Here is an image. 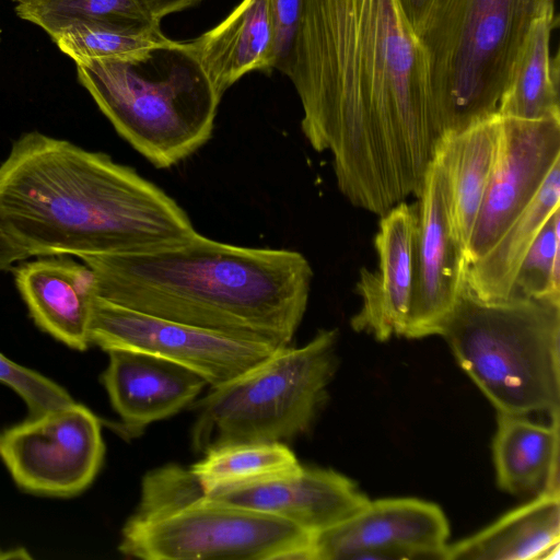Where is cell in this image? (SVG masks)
Instances as JSON below:
<instances>
[{"label": "cell", "mask_w": 560, "mask_h": 560, "mask_svg": "<svg viewBox=\"0 0 560 560\" xmlns=\"http://www.w3.org/2000/svg\"><path fill=\"white\" fill-rule=\"evenodd\" d=\"M284 74L304 137L331 153L352 206L381 217L418 197L442 135L399 0H305Z\"/></svg>", "instance_id": "cell-1"}, {"label": "cell", "mask_w": 560, "mask_h": 560, "mask_svg": "<svg viewBox=\"0 0 560 560\" xmlns=\"http://www.w3.org/2000/svg\"><path fill=\"white\" fill-rule=\"evenodd\" d=\"M0 225L30 257L155 252L197 233L135 168L38 131L15 140L0 165Z\"/></svg>", "instance_id": "cell-2"}, {"label": "cell", "mask_w": 560, "mask_h": 560, "mask_svg": "<svg viewBox=\"0 0 560 560\" xmlns=\"http://www.w3.org/2000/svg\"><path fill=\"white\" fill-rule=\"evenodd\" d=\"M80 258L105 300L279 348L291 345L303 320L313 279L296 250L236 246L198 232L172 248Z\"/></svg>", "instance_id": "cell-3"}, {"label": "cell", "mask_w": 560, "mask_h": 560, "mask_svg": "<svg viewBox=\"0 0 560 560\" xmlns=\"http://www.w3.org/2000/svg\"><path fill=\"white\" fill-rule=\"evenodd\" d=\"M556 0H429L415 27L441 135L497 115L535 22Z\"/></svg>", "instance_id": "cell-4"}, {"label": "cell", "mask_w": 560, "mask_h": 560, "mask_svg": "<svg viewBox=\"0 0 560 560\" xmlns=\"http://www.w3.org/2000/svg\"><path fill=\"white\" fill-rule=\"evenodd\" d=\"M75 65L80 83L118 135L155 167L178 164L212 137L221 98L186 42Z\"/></svg>", "instance_id": "cell-5"}, {"label": "cell", "mask_w": 560, "mask_h": 560, "mask_svg": "<svg viewBox=\"0 0 560 560\" xmlns=\"http://www.w3.org/2000/svg\"><path fill=\"white\" fill-rule=\"evenodd\" d=\"M439 335L497 412H559V304L517 293L485 301L466 285Z\"/></svg>", "instance_id": "cell-6"}, {"label": "cell", "mask_w": 560, "mask_h": 560, "mask_svg": "<svg viewBox=\"0 0 560 560\" xmlns=\"http://www.w3.org/2000/svg\"><path fill=\"white\" fill-rule=\"evenodd\" d=\"M337 329H320L302 347L287 346L237 378L210 387L196 411V452L232 442H287L306 433L337 369Z\"/></svg>", "instance_id": "cell-7"}, {"label": "cell", "mask_w": 560, "mask_h": 560, "mask_svg": "<svg viewBox=\"0 0 560 560\" xmlns=\"http://www.w3.org/2000/svg\"><path fill=\"white\" fill-rule=\"evenodd\" d=\"M313 534L276 515L206 494L126 522L118 550L144 560H313Z\"/></svg>", "instance_id": "cell-8"}, {"label": "cell", "mask_w": 560, "mask_h": 560, "mask_svg": "<svg viewBox=\"0 0 560 560\" xmlns=\"http://www.w3.org/2000/svg\"><path fill=\"white\" fill-rule=\"evenodd\" d=\"M89 338L106 352L136 351L182 365L210 387L237 378L281 349L141 313L98 295L92 304Z\"/></svg>", "instance_id": "cell-9"}, {"label": "cell", "mask_w": 560, "mask_h": 560, "mask_svg": "<svg viewBox=\"0 0 560 560\" xmlns=\"http://www.w3.org/2000/svg\"><path fill=\"white\" fill-rule=\"evenodd\" d=\"M105 455L101 420L77 401L7 428L0 458L16 486L30 493L68 498L86 488Z\"/></svg>", "instance_id": "cell-10"}, {"label": "cell", "mask_w": 560, "mask_h": 560, "mask_svg": "<svg viewBox=\"0 0 560 560\" xmlns=\"http://www.w3.org/2000/svg\"><path fill=\"white\" fill-rule=\"evenodd\" d=\"M415 283L404 337L439 335L466 287L469 265L465 247L455 237L446 177L434 154L418 195Z\"/></svg>", "instance_id": "cell-11"}, {"label": "cell", "mask_w": 560, "mask_h": 560, "mask_svg": "<svg viewBox=\"0 0 560 560\" xmlns=\"http://www.w3.org/2000/svg\"><path fill=\"white\" fill-rule=\"evenodd\" d=\"M448 521L439 505L415 498L369 501L313 540V560L445 559Z\"/></svg>", "instance_id": "cell-12"}, {"label": "cell", "mask_w": 560, "mask_h": 560, "mask_svg": "<svg viewBox=\"0 0 560 560\" xmlns=\"http://www.w3.org/2000/svg\"><path fill=\"white\" fill-rule=\"evenodd\" d=\"M500 118L498 158L467 246L469 264L521 214L560 161V119Z\"/></svg>", "instance_id": "cell-13"}, {"label": "cell", "mask_w": 560, "mask_h": 560, "mask_svg": "<svg viewBox=\"0 0 560 560\" xmlns=\"http://www.w3.org/2000/svg\"><path fill=\"white\" fill-rule=\"evenodd\" d=\"M418 207L399 202L381 215L374 245L377 268H362L355 283L361 307L350 319L378 341L404 336L413 292Z\"/></svg>", "instance_id": "cell-14"}, {"label": "cell", "mask_w": 560, "mask_h": 560, "mask_svg": "<svg viewBox=\"0 0 560 560\" xmlns=\"http://www.w3.org/2000/svg\"><path fill=\"white\" fill-rule=\"evenodd\" d=\"M107 353L101 380L120 418L118 432L126 438L188 408L208 385L195 372L154 355L129 350Z\"/></svg>", "instance_id": "cell-15"}, {"label": "cell", "mask_w": 560, "mask_h": 560, "mask_svg": "<svg viewBox=\"0 0 560 560\" xmlns=\"http://www.w3.org/2000/svg\"><path fill=\"white\" fill-rule=\"evenodd\" d=\"M206 495L276 515L313 535L346 522L370 501L348 477L304 466L290 477Z\"/></svg>", "instance_id": "cell-16"}, {"label": "cell", "mask_w": 560, "mask_h": 560, "mask_svg": "<svg viewBox=\"0 0 560 560\" xmlns=\"http://www.w3.org/2000/svg\"><path fill=\"white\" fill-rule=\"evenodd\" d=\"M14 280L35 324L67 345L84 351L96 296L93 270L68 255L44 256L13 269Z\"/></svg>", "instance_id": "cell-17"}, {"label": "cell", "mask_w": 560, "mask_h": 560, "mask_svg": "<svg viewBox=\"0 0 560 560\" xmlns=\"http://www.w3.org/2000/svg\"><path fill=\"white\" fill-rule=\"evenodd\" d=\"M186 44L222 98L246 73L275 70L271 1L242 0L219 24Z\"/></svg>", "instance_id": "cell-18"}, {"label": "cell", "mask_w": 560, "mask_h": 560, "mask_svg": "<svg viewBox=\"0 0 560 560\" xmlns=\"http://www.w3.org/2000/svg\"><path fill=\"white\" fill-rule=\"evenodd\" d=\"M500 139L501 118L497 114L464 130L443 135L435 148L434 154L446 177L453 233L466 255L497 162Z\"/></svg>", "instance_id": "cell-19"}, {"label": "cell", "mask_w": 560, "mask_h": 560, "mask_svg": "<svg viewBox=\"0 0 560 560\" xmlns=\"http://www.w3.org/2000/svg\"><path fill=\"white\" fill-rule=\"evenodd\" d=\"M560 494L542 491L478 533L447 545V560L559 558Z\"/></svg>", "instance_id": "cell-20"}, {"label": "cell", "mask_w": 560, "mask_h": 560, "mask_svg": "<svg viewBox=\"0 0 560 560\" xmlns=\"http://www.w3.org/2000/svg\"><path fill=\"white\" fill-rule=\"evenodd\" d=\"M550 424L498 412L492 442L498 486L512 494L559 492V412Z\"/></svg>", "instance_id": "cell-21"}, {"label": "cell", "mask_w": 560, "mask_h": 560, "mask_svg": "<svg viewBox=\"0 0 560 560\" xmlns=\"http://www.w3.org/2000/svg\"><path fill=\"white\" fill-rule=\"evenodd\" d=\"M560 161L549 172L539 191L493 245L466 272V285L485 301L513 294L518 268L538 233L560 209Z\"/></svg>", "instance_id": "cell-22"}, {"label": "cell", "mask_w": 560, "mask_h": 560, "mask_svg": "<svg viewBox=\"0 0 560 560\" xmlns=\"http://www.w3.org/2000/svg\"><path fill=\"white\" fill-rule=\"evenodd\" d=\"M556 11L533 25L504 92L498 115L523 120L560 119L559 55L550 54V38L558 26Z\"/></svg>", "instance_id": "cell-23"}, {"label": "cell", "mask_w": 560, "mask_h": 560, "mask_svg": "<svg viewBox=\"0 0 560 560\" xmlns=\"http://www.w3.org/2000/svg\"><path fill=\"white\" fill-rule=\"evenodd\" d=\"M205 494L290 477L303 466L283 442H232L210 447L190 467Z\"/></svg>", "instance_id": "cell-24"}, {"label": "cell", "mask_w": 560, "mask_h": 560, "mask_svg": "<svg viewBox=\"0 0 560 560\" xmlns=\"http://www.w3.org/2000/svg\"><path fill=\"white\" fill-rule=\"evenodd\" d=\"M51 39L74 62L89 59H126L165 43L160 24L86 21L74 23Z\"/></svg>", "instance_id": "cell-25"}, {"label": "cell", "mask_w": 560, "mask_h": 560, "mask_svg": "<svg viewBox=\"0 0 560 560\" xmlns=\"http://www.w3.org/2000/svg\"><path fill=\"white\" fill-rule=\"evenodd\" d=\"M15 12L50 37L86 21L160 24L150 18L139 0H26L15 7Z\"/></svg>", "instance_id": "cell-26"}, {"label": "cell", "mask_w": 560, "mask_h": 560, "mask_svg": "<svg viewBox=\"0 0 560 560\" xmlns=\"http://www.w3.org/2000/svg\"><path fill=\"white\" fill-rule=\"evenodd\" d=\"M513 293L560 305V209L547 220L524 257Z\"/></svg>", "instance_id": "cell-27"}, {"label": "cell", "mask_w": 560, "mask_h": 560, "mask_svg": "<svg viewBox=\"0 0 560 560\" xmlns=\"http://www.w3.org/2000/svg\"><path fill=\"white\" fill-rule=\"evenodd\" d=\"M0 382L21 396L27 407V417L68 405L73 400L60 385L43 374L22 366L0 353Z\"/></svg>", "instance_id": "cell-28"}, {"label": "cell", "mask_w": 560, "mask_h": 560, "mask_svg": "<svg viewBox=\"0 0 560 560\" xmlns=\"http://www.w3.org/2000/svg\"><path fill=\"white\" fill-rule=\"evenodd\" d=\"M276 25L275 69L284 73L299 30L305 0H270Z\"/></svg>", "instance_id": "cell-29"}, {"label": "cell", "mask_w": 560, "mask_h": 560, "mask_svg": "<svg viewBox=\"0 0 560 560\" xmlns=\"http://www.w3.org/2000/svg\"><path fill=\"white\" fill-rule=\"evenodd\" d=\"M150 18L161 24L168 14L183 11L199 3L201 0H139Z\"/></svg>", "instance_id": "cell-30"}, {"label": "cell", "mask_w": 560, "mask_h": 560, "mask_svg": "<svg viewBox=\"0 0 560 560\" xmlns=\"http://www.w3.org/2000/svg\"><path fill=\"white\" fill-rule=\"evenodd\" d=\"M28 257V254L0 225V270H9L16 261Z\"/></svg>", "instance_id": "cell-31"}, {"label": "cell", "mask_w": 560, "mask_h": 560, "mask_svg": "<svg viewBox=\"0 0 560 560\" xmlns=\"http://www.w3.org/2000/svg\"><path fill=\"white\" fill-rule=\"evenodd\" d=\"M412 28L419 23L429 0H399Z\"/></svg>", "instance_id": "cell-32"}, {"label": "cell", "mask_w": 560, "mask_h": 560, "mask_svg": "<svg viewBox=\"0 0 560 560\" xmlns=\"http://www.w3.org/2000/svg\"><path fill=\"white\" fill-rule=\"evenodd\" d=\"M12 1H15V2H18V3H22V2H24V1H26V0H12Z\"/></svg>", "instance_id": "cell-33"}]
</instances>
